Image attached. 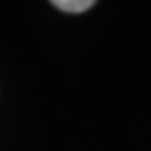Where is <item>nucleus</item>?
Listing matches in <instances>:
<instances>
[{
	"label": "nucleus",
	"instance_id": "1",
	"mask_svg": "<svg viewBox=\"0 0 151 151\" xmlns=\"http://www.w3.org/2000/svg\"><path fill=\"white\" fill-rule=\"evenodd\" d=\"M92 4H94L92 0H55V2H52V6L61 9L65 13H84Z\"/></svg>",
	"mask_w": 151,
	"mask_h": 151
}]
</instances>
